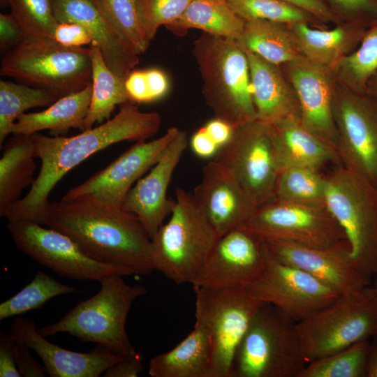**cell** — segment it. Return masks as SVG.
Instances as JSON below:
<instances>
[{
  "mask_svg": "<svg viewBox=\"0 0 377 377\" xmlns=\"http://www.w3.org/2000/svg\"><path fill=\"white\" fill-rule=\"evenodd\" d=\"M125 87L131 101L147 103L163 98L169 89V81L159 69L136 70L126 77Z\"/></svg>",
  "mask_w": 377,
  "mask_h": 377,
  "instance_id": "cell-41",
  "label": "cell"
},
{
  "mask_svg": "<svg viewBox=\"0 0 377 377\" xmlns=\"http://www.w3.org/2000/svg\"><path fill=\"white\" fill-rule=\"evenodd\" d=\"M10 6L26 36L53 39L58 22L51 0H10Z\"/></svg>",
  "mask_w": 377,
  "mask_h": 377,
  "instance_id": "cell-38",
  "label": "cell"
},
{
  "mask_svg": "<svg viewBox=\"0 0 377 377\" xmlns=\"http://www.w3.org/2000/svg\"><path fill=\"white\" fill-rule=\"evenodd\" d=\"M367 362V377H377V334L371 338Z\"/></svg>",
  "mask_w": 377,
  "mask_h": 377,
  "instance_id": "cell-52",
  "label": "cell"
},
{
  "mask_svg": "<svg viewBox=\"0 0 377 377\" xmlns=\"http://www.w3.org/2000/svg\"><path fill=\"white\" fill-rule=\"evenodd\" d=\"M309 14L321 19H329L331 13L327 6L320 0H281Z\"/></svg>",
  "mask_w": 377,
  "mask_h": 377,
  "instance_id": "cell-50",
  "label": "cell"
},
{
  "mask_svg": "<svg viewBox=\"0 0 377 377\" xmlns=\"http://www.w3.org/2000/svg\"><path fill=\"white\" fill-rule=\"evenodd\" d=\"M15 342L10 333L0 332V377H22L15 364Z\"/></svg>",
  "mask_w": 377,
  "mask_h": 377,
  "instance_id": "cell-45",
  "label": "cell"
},
{
  "mask_svg": "<svg viewBox=\"0 0 377 377\" xmlns=\"http://www.w3.org/2000/svg\"><path fill=\"white\" fill-rule=\"evenodd\" d=\"M119 106L113 118L74 136L31 135L40 168L28 193L6 213L8 222L24 221L45 225L51 203L49 195L68 172L110 145L122 141H145L159 130V114L142 112L131 101Z\"/></svg>",
  "mask_w": 377,
  "mask_h": 377,
  "instance_id": "cell-1",
  "label": "cell"
},
{
  "mask_svg": "<svg viewBox=\"0 0 377 377\" xmlns=\"http://www.w3.org/2000/svg\"><path fill=\"white\" fill-rule=\"evenodd\" d=\"M339 7L349 13H377L375 0H332Z\"/></svg>",
  "mask_w": 377,
  "mask_h": 377,
  "instance_id": "cell-51",
  "label": "cell"
},
{
  "mask_svg": "<svg viewBox=\"0 0 377 377\" xmlns=\"http://www.w3.org/2000/svg\"><path fill=\"white\" fill-rule=\"evenodd\" d=\"M334 66L348 83L356 87L364 86L377 71V27L364 36L355 52L342 57Z\"/></svg>",
  "mask_w": 377,
  "mask_h": 377,
  "instance_id": "cell-39",
  "label": "cell"
},
{
  "mask_svg": "<svg viewBox=\"0 0 377 377\" xmlns=\"http://www.w3.org/2000/svg\"><path fill=\"white\" fill-rule=\"evenodd\" d=\"M15 364L20 374L23 377H44L45 370L30 353L31 349L24 343L15 341Z\"/></svg>",
  "mask_w": 377,
  "mask_h": 377,
  "instance_id": "cell-44",
  "label": "cell"
},
{
  "mask_svg": "<svg viewBox=\"0 0 377 377\" xmlns=\"http://www.w3.org/2000/svg\"><path fill=\"white\" fill-rule=\"evenodd\" d=\"M290 25V32L300 53L311 62L328 68L343 57L350 38L345 29L339 27L330 30L316 29L306 21Z\"/></svg>",
  "mask_w": 377,
  "mask_h": 377,
  "instance_id": "cell-32",
  "label": "cell"
},
{
  "mask_svg": "<svg viewBox=\"0 0 377 377\" xmlns=\"http://www.w3.org/2000/svg\"><path fill=\"white\" fill-rule=\"evenodd\" d=\"M219 238L193 193L177 188L170 217L152 239L154 269L176 284H192Z\"/></svg>",
  "mask_w": 377,
  "mask_h": 377,
  "instance_id": "cell-5",
  "label": "cell"
},
{
  "mask_svg": "<svg viewBox=\"0 0 377 377\" xmlns=\"http://www.w3.org/2000/svg\"><path fill=\"white\" fill-rule=\"evenodd\" d=\"M228 3L245 21L267 20L283 24L306 21V12L281 0H228Z\"/></svg>",
  "mask_w": 377,
  "mask_h": 377,
  "instance_id": "cell-40",
  "label": "cell"
},
{
  "mask_svg": "<svg viewBox=\"0 0 377 377\" xmlns=\"http://www.w3.org/2000/svg\"><path fill=\"white\" fill-rule=\"evenodd\" d=\"M179 131L172 126L157 139L137 142L106 168L70 189L61 200L84 199L121 207L133 184L157 163Z\"/></svg>",
  "mask_w": 377,
  "mask_h": 377,
  "instance_id": "cell-15",
  "label": "cell"
},
{
  "mask_svg": "<svg viewBox=\"0 0 377 377\" xmlns=\"http://www.w3.org/2000/svg\"><path fill=\"white\" fill-rule=\"evenodd\" d=\"M143 357L136 353L125 357L122 360L111 366L103 374L104 377H138L142 373Z\"/></svg>",
  "mask_w": 377,
  "mask_h": 377,
  "instance_id": "cell-47",
  "label": "cell"
},
{
  "mask_svg": "<svg viewBox=\"0 0 377 377\" xmlns=\"http://www.w3.org/2000/svg\"><path fill=\"white\" fill-rule=\"evenodd\" d=\"M325 175L320 170L288 167L279 173L274 198L293 202L325 204Z\"/></svg>",
  "mask_w": 377,
  "mask_h": 377,
  "instance_id": "cell-37",
  "label": "cell"
},
{
  "mask_svg": "<svg viewBox=\"0 0 377 377\" xmlns=\"http://www.w3.org/2000/svg\"><path fill=\"white\" fill-rule=\"evenodd\" d=\"M10 334L36 352L50 377H98L125 357L101 346L88 353L64 348L47 341L31 319L15 318Z\"/></svg>",
  "mask_w": 377,
  "mask_h": 377,
  "instance_id": "cell-20",
  "label": "cell"
},
{
  "mask_svg": "<svg viewBox=\"0 0 377 377\" xmlns=\"http://www.w3.org/2000/svg\"><path fill=\"white\" fill-rule=\"evenodd\" d=\"M16 247L57 274L73 280L97 281L112 274L134 275L131 269L95 260L66 235L32 221L8 222Z\"/></svg>",
  "mask_w": 377,
  "mask_h": 377,
  "instance_id": "cell-12",
  "label": "cell"
},
{
  "mask_svg": "<svg viewBox=\"0 0 377 377\" xmlns=\"http://www.w3.org/2000/svg\"><path fill=\"white\" fill-rule=\"evenodd\" d=\"M203 128L219 148L229 140L235 129L228 123L216 117Z\"/></svg>",
  "mask_w": 377,
  "mask_h": 377,
  "instance_id": "cell-49",
  "label": "cell"
},
{
  "mask_svg": "<svg viewBox=\"0 0 377 377\" xmlns=\"http://www.w3.org/2000/svg\"><path fill=\"white\" fill-rule=\"evenodd\" d=\"M341 164L377 188V104L353 95L332 103Z\"/></svg>",
  "mask_w": 377,
  "mask_h": 377,
  "instance_id": "cell-16",
  "label": "cell"
},
{
  "mask_svg": "<svg viewBox=\"0 0 377 377\" xmlns=\"http://www.w3.org/2000/svg\"><path fill=\"white\" fill-rule=\"evenodd\" d=\"M307 363L297 323L263 302L237 349L230 377H299Z\"/></svg>",
  "mask_w": 377,
  "mask_h": 377,
  "instance_id": "cell-6",
  "label": "cell"
},
{
  "mask_svg": "<svg viewBox=\"0 0 377 377\" xmlns=\"http://www.w3.org/2000/svg\"><path fill=\"white\" fill-rule=\"evenodd\" d=\"M10 0H0L1 7H6L10 6Z\"/></svg>",
  "mask_w": 377,
  "mask_h": 377,
  "instance_id": "cell-53",
  "label": "cell"
},
{
  "mask_svg": "<svg viewBox=\"0 0 377 377\" xmlns=\"http://www.w3.org/2000/svg\"><path fill=\"white\" fill-rule=\"evenodd\" d=\"M89 49L92 93L84 131L96 123L101 124L110 119L117 105L131 101L125 87L126 77L119 76L109 68L96 45L91 44Z\"/></svg>",
  "mask_w": 377,
  "mask_h": 377,
  "instance_id": "cell-30",
  "label": "cell"
},
{
  "mask_svg": "<svg viewBox=\"0 0 377 377\" xmlns=\"http://www.w3.org/2000/svg\"><path fill=\"white\" fill-rule=\"evenodd\" d=\"M288 64L302 124L337 152V133L332 112L333 90L327 68L303 57Z\"/></svg>",
  "mask_w": 377,
  "mask_h": 377,
  "instance_id": "cell-21",
  "label": "cell"
},
{
  "mask_svg": "<svg viewBox=\"0 0 377 377\" xmlns=\"http://www.w3.org/2000/svg\"><path fill=\"white\" fill-rule=\"evenodd\" d=\"M263 242H287L320 249H347L346 235L325 204L274 198L258 206L239 226Z\"/></svg>",
  "mask_w": 377,
  "mask_h": 377,
  "instance_id": "cell-11",
  "label": "cell"
},
{
  "mask_svg": "<svg viewBox=\"0 0 377 377\" xmlns=\"http://www.w3.org/2000/svg\"><path fill=\"white\" fill-rule=\"evenodd\" d=\"M245 53L256 120L273 124L288 117L300 119L295 94L288 87L277 65L256 54Z\"/></svg>",
  "mask_w": 377,
  "mask_h": 377,
  "instance_id": "cell-24",
  "label": "cell"
},
{
  "mask_svg": "<svg viewBox=\"0 0 377 377\" xmlns=\"http://www.w3.org/2000/svg\"><path fill=\"white\" fill-rule=\"evenodd\" d=\"M269 125L281 170L304 167L320 171L328 164L341 163L336 150L305 128L300 119L288 117Z\"/></svg>",
  "mask_w": 377,
  "mask_h": 377,
  "instance_id": "cell-25",
  "label": "cell"
},
{
  "mask_svg": "<svg viewBox=\"0 0 377 377\" xmlns=\"http://www.w3.org/2000/svg\"><path fill=\"white\" fill-rule=\"evenodd\" d=\"M190 145L193 153L202 158L215 156L219 149L203 127L193 134Z\"/></svg>",
  "mask_w": 377,
  "mask_h": 377,
  "instance_id": "cell-48",
  "label": "cell"
},
{
  "mask_svg": "<svg viewBox=\"0 0 377 377\" xmlns=\"http://www.w3.org/2000/svg\"><path fill=\"white\" fill-rule=\"evenodd\" d=\"M99 282L101 288L96 295L38 332L45 337L65 332L125 357L134 355L137 352L126 332V319L134 301L148 290L142 285H129L117 274L106 276Z\"/></svg>",
  "mask_w": 377,
  "mask_h": 377,
  "instance_id": "cell-3",
  "label": "cell"
},
{
  "mask_svg": "<svg viewBox=\"0 0 377 377\" xmlns=\"http://www.w3.org/2000/svg\"><path fill=\"white\" fill-rule=\"evenodd\" d=\"M45 226L95 260L126 267L135 275L154 271L152 239L138 217L121 207L84 199L51 202Z\"/></svg>",
  "mask_w": 377,
  "mask_h": 377,
  "instance_id": "cell-2",
  "label": "cell"
},
{
  "mask_svg": "<svg viewBox=\"0 0 377 377\" xmlns=\"http://www.w3.org/2000/svg\"><path fill=\"white\" fill-rule=\"evenodd\" d=\"M0 74L50 90L61 98L91 82L90 49L25 36L2 59Z\"/></svg>",
  "mask_w": 377,
  "mask_h": 377,
  "instance_id": "cell-8",
  "label": "cell"
},
{
  "mask_svg": "<svg viewBox=\"0 0 377 377\" xmlns=\"http://www.w3.org/2000/svg\"><path fill=\"white\" fill-rule=\"evenodd\" d=\"M25 34L12 14H0V47L6 50L22 42Z\"/></svg>",
  "mask_w": 377,
  "mask_h": 377,
  "instance_id": "cell-46",
  "label": "cell"
},
{
  "mask_svg": "<svg viewBox=\"0 0 377 377\" xmlns=\"http://www.w3.org/2000/svg\"><path fill=\"white\" fill-rule=\"evenodd\" d=\"M265 265L245 289L256 300L276 306L300 322L341 295L307 272L276 259L263 242Z\"/></svg>",
  "mask_w": 377,
  "mask_h": 377,
  "instance_id": "cell-14",
  "label": "cell"
},
{
  "mask_svg": "<svg viewBox=\"0 0 377 377\" xmlns=\"http://www.w3.org/2000/svg\"><path fill=\"white\" fill-rule=\"evenodd\" d=\"M188 144L186 133L179 130L161 158L138 180L121 205L138 217L151 239L173 209L175 200L167 198V191Z\"/></svg>",
  "mask_w": 377,
  "mask_h": 377,
  "instance_id": "cell-18",
  "label": "cell"
},
{
  "mask_svg": "<svg viewBox=\"0 0 377 377\" xmlns=\"http://www.w3.org/2000/svg\"><path fill=\"white\" fill-rule=\"evenodd\" d=\"M265 265L263 241L239 227L219 237L192 285L245 288L259 277Z\"/></svg>",
  "mask_w": 377,
  "mask_h": 377,
  "instance_id": "cell-17",
  "label": "cell"
},
{
  "mask_svg": "<svg viewBox=\"0 0 377 377\" xmlns=\"http://www.w3.org/2000/svg\"><path fill=\"white\" fill-rule=\"evenodd\" d=\"M374 289L376 290V291L377 293V274H376V278L375 283H374Z\"/></svg>",
  "mask_w": 377,
  "mask_h": 377,
  "instance_id": "cell-54",
  "label": "cell"
},
{
  "mask_svg": "<svg viewBox=\"0 0 377 377\" xmlns=\"http://www.w3.org/2000/svg\"><path fill=\"white\" fill-rule=\"evenodd\" d=\"M297 328L307 362L371 339L377 334V293L368 285L341 294Z\"/></svg>",
  "mask_w": 377,
  "mask_h": 377,
  "instance_id": "cell-9",
  "label": "cell"
},
{
  "mask_svg": "<svg viewBox=\"0 0 377 377\" xmlns=\"http://www.w3.org/2000/svg\"><path fill=\"white\" fill-rule=\"evenodd\" d=\"M102 13L118 36L136 54L149 46L140 0H96Z\"/></svg>",
  "mask_w": 377,
  "mask_h": 377,
  "instance_id": "cell-33",
  "label": "cell"
},
{
  "mask_svg": "<svg viewBox=\"0 0 377 377\" xmlns=\"http://www.w3.org/2000/svg\"><path fill=\"white\" fill-rule=\"evenodd\" d=\"M192 0H140L145 29L154 39L158 28L169 27L184 13Z\"/></svg>",
  "mask_w": 377,
  "mask_h": 377,
  "instance_id": "cell-42",
  "label": "cell"
},
{
  "mask_svg": "<svg viewBox=\"0 0 377 377\" xmlns=\"http://www.w3.org/2000/svg\"><path fill=\"white\" fill-rule=\"evenodd\" d=\"M193 54L215 117L233 128L256 120L247 57L236 40L204 32L194 41Z\"/></svg>",
  "mask_w": 377,
  "mask_h": 377,
  "instance_id": "cell-4",
  "label": "cell"
},
{
  "mask_svg": "<svg viewBox=\"0 0 377 377\" xmlns=\"http://www.w3.org/2000/svg\"><path fill=\"white\" fill-rule=\"evenodd\" d=\"M57 22H75L89 31L91 44L101 51L109 68L126 77L139 63L138 54L115 33L102 13L96 0H51Z\"/></svg>",
  "mask_w": 377,
  "mask_h": 377,
  "instance_id": "cell-23",
  "label": "cell"
},
{
  "mask_svg": "<svg viewBox=\"0 0 377 377\" xmlns=\"http://www.w3.org/2000/svg\"><path fill=\"white\" fill-rule=\"evenodd\" d=\"M193 195L219 237L244 224L258 207L233 175L212 160Z\"/></svg>",
  "mask_w": 377,
  "mask_h": 377,
  "instance_id": "cell-19",
  "label": "cell"
},
{
  "mask_svg": "<svg viewBox=\"0 0 377 377\" xmlns=\"http://www.w3.org/2000/svg\"><path fill=\"white\" fill-rule=\"evenodd\" d=\"M211 348L202 328L193 330L172 349L153 357L149 362L151 377H209Z\"/></svg>",
  "mask_w": 377,
  "mask_h": 377,
  "instance_id": "cell-27",
  "label": "cell"
},
{
  "mask_svg": "<svg viewBox=\"0 0 377 377\" xmlns=\"http://www.w3.org/2000/svg\"><path fill=\"white\" fill-rule=\"evenodd\" d=\"M228 0H192L181 17L169 27L198 29L214 36L237 40L245 24Z\"/></svg>",
  "mask_w": 377,
  "mask_h": 377,
  "instance_id": "cell-31",
  "label": "cell"
},
{
  "mask_svg": "<svg viewBox=\"0 0 377 377\" xmlns=\"http://www.w3.org/2000/svg\"><path fill=\"white\" fill-rule=\"evenodd\" d=\"M59 97L52 91L9 81L0 82V146L18 117L29 109L50 106Z\"/></svg>",
  "mask_w": 377,
  "mask_h": 377,
  "instance_id": "cell-34",
  "label": "cell"
},
{
  "mask_svg": "<svg viewBox=\"0 0 377 377\" xmlns=\"http://www.w3.org/2000/svg\"><path fill=\"white\" fill-rule=\"evenodd\" d=\"M325 179V204L346 235L350 260L369 283L377 274V188L341 163Z\"/></svg>",
  "mask_w": 377,
  "mask_h": 377,
  "instance_id": "cell-7",
  "label": "cell"
},
{
  "mask_svg": "<svg viewBox=\"0 0 377 377\" xmlns=\"http://www.w3.org/2000/svg\"><path fill=\"white\" fill-rule=\"evenodd\" d=\"M370 340L308 362L299 377H367Z\"/></svg>",
  "mask_w": 377,
  "mask_h": 377,
  "instance_id": "cell-35",
  "label": "cell"
},
{
  "mask_svg": "<svg viewBox=\"0 0 377 377\" xmlns=\"http://www.w3.org/2000/svg\"><path fill=\"white\" fill-rule=\"evenodd\" d=\"M53 39L70 47H80L92 43L87 28L75 22H58L54 31Z\"/></svg>",
  "mask_w": 377,
  "mask_h": 377,
  "instance_id": "cell-43",
  "label": "cell"
},
{
  "mask_svg": "<svg viewBox=\"0 0 377 377\" xmlns=\"http://www.w3.org/2000/svg\"><path fill=\"white\" fill-rule=\"evenodd\" d=\"M214 159L228 170L258 206L274 198L281 168L269 124L254 120L235 128Z\"/></svg>",
  "mask_w": 377,
  "mask_h": 377,
  "instance_id": "cell-13",
  "label": "cell"
},
{
  "mask_svg": "<svg viewBox=\"0 0 377 377\" xmlns=\"http://www.w3.org/2000/svg\"><path fill=\"white\" fill-rule=\"evenodd\" d=\"M283 24L267 20L246 21L237 43L244 52L256 54L276 65L297 61L302 56Z\"/></svg>",
  "mask_w": 377,
  "mask_h": 377,
  "instance_id": "cell-29",
  "label": "cell"
},
{
  "mask_svg": "<svg viewBox=\"0 0 377 377\" xmlns=\"http://www.w3.org/2000/svg\"><path fill=\"white\" fill-rule=\"evenodd\" d=\"M195 323L206 332L211 348L209 377H230L237 349L263 302L244 288L193 286Z\"/></svg>",
  "mask_w": 377,
  "mask_h": 377,
  "instance_id": "cell-10",
  "label": "cell"
},
{
  "mask_svg": "<svg viewBox=\"0 0 377 377\" xmlns=\"http://www.w3.org/2000/svg\"><path fill=\"white\" fill-rule=\"evenodd\" d=\"M76 291L75 288L38 271L29 283L0 304V320L41 308L52 298Z\"/></svg>",
  "mask_w": 377,
  "mask_h": 377,
  "instance_id": "cell-36",
  "label": "cell"
},
{
  "mask_svg": "<svg viewBox=\"0 0 377 377\" xmlns=\"http://www.w3.org/2000/svg\"><path fill=\"white\" fill-rule=\"evenodd\" d=\"M277 260L300 269L340 294L369 285L353 265L347 249H320L287 242H263Z\"/></svg>",
  "mask_w": 377,
  "mask_h": 377,
  "instance_id": "cell-22",
  "label": "cell"
},
{
  "mask_svg": "<svg viewBox=\"0 0 377 377\" xmlns=\"http://www.w3.org/2000/svg\"><path fill=\"white\" fill-rule=\"evenodd\" d=\"M31 135L13 134L3 146L0 159V216L20 198L22 191L32 186L36 164Z\"/></svg>",
  "mask_w": 377,
  "mask_h": 377,
  "instance_id": "cell-28",
  "label": "cell"
},
{
  "mask_svg": "<svg viewBox=\"0 0 377 377\" xmlns=\"http://www.w3.org/2000/svg\"><path fill=\"white\" fill-rule=\"evenodd\" d=\"M91 93V82L79 91L58 98L45 110L22 114L13 124L11 133L31 135L48 130L52 136H61L71 128L83 131Z\"/></svg>",
  "mask_w": 377,
  "mask_h": 377,
  "instance_id": "cell-26",
  "label": "cell"
}]
</instances>
